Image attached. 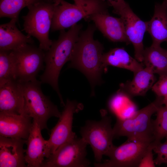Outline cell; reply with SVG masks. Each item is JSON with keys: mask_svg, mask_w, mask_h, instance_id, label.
Segmentation results:
<instances>
[{"mask_svg": "<svg viewBox=\"0 0 167 167\" xmlns=\"http://www.w3.org/2000/svg\"><path fill=\"white\" fill-rule=\"evenodd\" d=\"M95 25H89L81 31L70 60L69 68L78 69L88 79L94 94L95 87L102 82L101 75L104 68L102 58L104 47L93 35L96 29Z\"/></svg>", "mask_w": 167, "mask_h": 167, "instance_id": "1", "label": "cell"}, {"mask_svg": "<svg viewBox=\"0 0 167 167\" xmlns=\"http://www.w3.org/2000/svg\"><path fill=\"white\" fill-rule=\"evenodd\" d=\"M82 24H75L67 31H60L58 39L52 41L49 49L45 53V68L40 76L42 83L50 85L57 93L61 105H65L60 92L58 80L61 70L70 61L75 43L81 31Z\"/></svg>", "mask_w": 167, "mask_h": 167, "instance_id": "2", "label": "cell"}, {"mask_svg": "<svg viewBox=\"0 0 167 167\" xmlns=\"http://www.w3.org/2000/svg\"><path fill=\"white\" fill-rule=\"evenodd\" d=\"M163 97H158L142 109L126 119L117 118L113 130L114 138L126 136L128 140H151L153 141L152 115L162 105Z\"/></svg>", "mask_w": 167, "mask_h": 167, "instance_id": "3", "label": "cell"}, {"mask_svg": "<svg viewBox=\"0 0 167 167\" xmlns=\"http://www.w3.org/2000/svg\"><path fill=\"white\" fill-rule=\"evenodd\" d=\"M56 4L54 0L38 2L28 7L27 14L22 16L23 30L28 35L36 38L39 42V48L45 51L49 49L52 42L49 34Z\"/></svg>", "mask_w": 167, "mask_h": 167, "instance_id": "4", "label": "cell"}, {"mask_svg": "<svg viewBox=\"0 0 167 167\" xmlns=\"http://www.w3.org/2000/svg\"><path fill=\"white\" fill-rule=\"evenodd\" d=\"M19 83L24 97L25 113L36 122L41 130H48V119L52 117L59 118L61 112L42 92L41 81Z\"/></svg>", "mask_w": 167, "mask_h": 167, "instance_id": "5", "label": "cell"}, {"mask_svg": "<svg viewBox=\"0 0 167 167\" xmlns=\"http://www.w3.org/2000/svg\"><path fill=\"white\" fill-rule=\"evenodd\" d=\"M101 118L98 121H86L79 131L81 138L91 147L97 163L101 162L103 156H107L115 146L111 118L103 112Z\"/></svg>", "mask_w": 167, "mask_h": 167, "instance_id": "6", "label": "cell"}, {"mask_svg": "<svg viewBox=\"0 0 167 167\" xmlns=\"http://www.w3.org/2000/svg\"><path fill=\"white\" fill-rule=\"evenodd\" d=\"M109 6L102 0H89L80 6L64 0L56 1L51 31L62 30L71 27L83 18L94 14L108 11Z\"/></svg>", "mask_w": 167, "mask_h": 167, "instance_id": "7", "label": "cell"}, {"mask_svg": "<svg viewBox=\"0 0 167 167\" xmlns=\"http://www.w3.org/2000/svg\"><path fill=\"white\" fill-rule=\"evenodd\" d=\"M16 79L20 83L36 82L38 72L43 69L45 53L28 44L11 50Z\"/></svg>", "mask_w": 167, "mask_h": 167, "instance_id": "8", "label": "cell"}, {"mask_svg": "<svg viewBox=\"0 0 167 167\" xmlns=\"http://www.w3.org/2000/svg\"><path fill=\"white\" fill-rule=\"evenodd\" d=\"M86 142L76 135L59 147L45 160L41 167H87Z\"/></svg>", "mask_w": 167, "mask_h": 167, "instance_id": "9", "label": "cell"}, {"mask_svg": "<svg viewBox=\"0 0 167 167\" xmlns=\"http://www.w3.org/2000/svg\"><path fill=\"white\" fill-rule=\"evenodd\" d=\"M151 140H128L115 146L107 155L109 159L103 163L94 164L96 167H137L148 147Z\"/></svg>", "mask_w": 167, "mask_h": 167, "instance_id": "10", "label": "cell"}, {"mask_svg": "<svg viewBox=\"0 0 167 167\" xmlns=\"http://www.w3.org/2000/svg\"><path fill=\"white\" fill-rule=\"evenodd\" d=\"M114 13L119 15L122 21L127 39L134 48L135 58L139 62H143V39L147 31V21L141 20L126 2Z\"/></svg>", "mask_w": 167, "mask_h": 167, "instance_id": "11", "label": "cell"}, {"mask_svg": "<svg viewBox=\"0 0 167 167\" xmlns=\"http://www.w3.org/2000/svg\"><path fill=\"white\" fill-rule=\"evenodd\" d=\"M81 109V105L67 99L59 119L51 130L47 142L51 154L62 145L76 136L72 130L74 113Z\"/></svg>", "mask_w": 167, "mask_h": 167, "instance_id": "12", "label": "cell"}, {"mask_svg": "<svg viewBox=\"0 0 167 167\" xmlns=\"http://www.w3.org/2000/svg\"><path fill=\"white\" fill-rule=\"evenodd\" d=\"M39 125L33 120L29 135L26 140L25 159L27 167H41L45 160L51 154L47 140L43 137Z\"/></svg>", "mask_w": 167, "mask_h": 167, "instance_id": "13", "label": "cell"}, {"mask_svg": "<svg viewBox=\"0 0 167 167\" xmlns=\"http://www.w3.org/2000/svg\"><path fill=\"white\" fill-rule=\"evenodd\" d=\"M32 119L25 114L0 112V135L27 140L32 126Z\"/></svg>", "mask_w": 167, "mask_h": 167, "instance_id": "14", "label": "cell"}, {"mask_svg": "<svg viewBox=\"0 0 167 167\" xmlns=\"http://www.w3.org/2000/svg\"><path fill=\"white\" fill-rule=\"evenodd\" d=\"M26 140L0 135V167H27L24 148Z\"/></svg>", "mask_w": 167, "mask_h": 167, "instance_id": "15", "label": "cell"}, {"mask_svg": "<svg viewBox=\"0 0 167 167\" xmlns=\"http://www.w3.org/2000/svg\"><path fill=\"white\" fill-rule=\"evenodd\" d=\"M87 19L92 21L96 28L111 41L130 43L120 18L113 17L107 11L94 14Z\"/></svg>", "mask_w": 167, "mask_h": 167, "instance_id": "16", "label": "cell"}, {"mask_svg": "<svg viewBox=\"0 0 167 167\" xmlns=\"http://www.w3.org/2000/svg\"><path fill=\"white\" fill-rule=\"evenodd\" d=\"M0 112L25 114L23 93L17 80H11L0 86Z\"/></svg>", "mask_w": 167, "mask_h": 167, "instance_id": "17", "label": "cell"}, {"mask_svg": "<svg viewBox=\"0 0 167 167\" xmlns=\"http://www.w3.org/2000/svg\"><path fill=\"white\" fill-rule=\"evenodd\" d=\"M147 31L150 34L152 45H161L167 42V1L155 4L154 13L151 19L147 21Z\"/></svg>", "mask_w": 167, "mask_h": 167, "instance_id": "18", "label": "cell"}, {"mask_svg": "<svg viewBox=\"0 0 167 167\" xmlns=\"http://www.w3.org/2000/svg\"><path fill=\"white\" fill-rule=\"evenodd\" d=\"M17 21L11 19L0 25V50H12L33 43L31 36L24 35L17 28Z\"/></svg>", "mask_w": 167, "mask_h": 167, "instance_id": "19", "label": "cell"}, {"mask_svg": "<svg viewBox=\"0 0 167 167\" xmlns=\"http://www.w3.org/2000/svg\"><path fill=\"white\" fill-rule=\"evenodd\" d=\"M102 61L104 68L111 66L129 70L134 74L144 68L143 63L132 58L122 48H115L103 53Z\"/></svg>", "mask_w": 167, "mask_h": 167, "instance_id": "20", "label": "cell"}, {"mask_svg": "<svg viewBox=\"0 0 167 167\" xmlns=\"http://www.w3.org/2000/svg\"><path fill=\"white\" fill-rule=\"evenodd\" d=\"M154 74L150 68L146 67L134 74L132 80L123 88L130 96H144L155 81Z\"/></svg>", "mask_w": 167, "mask_h": 167, "instance_id": "21", "label": "cell"}, {"mask_svg": "<svg viewBox=\"0 0 167 167\" xmlns=\"http://www.w3.org/2000/svg\"><path fill=\"white\" fill-rule=\"evenodd\" d=\"M143 63L154 74L160 76L167 75V50L161 45H152L144 49L143 54Z\"/></svg>", "mask_w": 167, "mask_h": 167, "instance_id": "22", "label": "cell"}, {"mask_svg": "<svg viewBox=\"0 0 167 167\" xmlns=\"http://www.w3.org/2000/svg\"><path fill=\"white\" fill-rule=\"evenodd\" d=\"M45 0H0V17L18 20L21 11L38 2Z\"/></svg>", "mask_w": 167, "mask_h": 167, "instance_id": "23", "label": "cell"}, {"mask_svg": "<svg viewBox=\"0 0 167 167\" xmlns=\"http://www.w3.org/2000/svg\"><path fill=\"white\" fill-rule=\"evenodd\" d=\"M156 113V119L152 121L153 142L155 143L167 137V107L161 105Z\"/></svg>", "mask_w": 167, "mask_h": 167, "instance_id": "24", "label": "cell"}, {"mask_svg": "<svg viewBox=\"0 0 167 167\" xmlns=\"http://www.w3.org/2000/svg\"><path fill=\"white\" fill-rule=\"evenodd\" d=\"M16 80L11 51L0 50V86Z\"/></svg>", "mask_w": 167, "mask_h": 167, "instance_id": "25", "label": "cell"}, {"mask_svg": "<svg viewBox=\"0 0 167 167\" xmlns=\"http://www.w3.org/2000/svg\"><path fill=\"white\" fill-rule=\"evenodd\" d=\"M165 138L166 140L163 143L153 142V151L157 155L154 162L157 165L162 164H167V138Z\"/></svg>", "mask_w": 167, "mask_h": 167, "instance_id": "26", "label": "cell"}, {"mask_svg": "<svg viewBox=\"0 0 167 167\" xmlns=\"http://www.w3.org/2000/svg\"><path fill=\"white\" fill-rule=\"evenodd\" d=\"M157 96L163 97L167 95V75L160 76L158 81L152 88Z\"/></svg>", "mask_w": 167, "mask_h": 167, "instance_id": "27", "label": "cell"}, {"mask_svg": "<svg viewBox=\"0 0 167 167\" xmlns=\"http://www.w3.org/2000/svg\"><path fill=\"white\" fill-rule=\"evenodd\" d=\"M153 146L152 142L142 157L138 167H155L152 153Z\"/></svg>", "mask_w": 167, "mask_h": 167, "instance_id": "28", "label": "cell"}, {"mask_svg": "<svg viewBox=\"0 0 167 167\" xmlns=\"http://www.w3.org/2000/svg\"><path fill=\"white\" fill-rule=\"evenodd\" d=\"M109 6L112 7L113 12L121 8L126 3L124 0H102Z\"/></svg>", "mask_w": 167, "mask_h": 167, "instance_id": "29", "label": "cell"}, {"mask_svg": "<svg viewBox=\"0 0 167 167\" xmlns=\"http://www.w3.org/2000/svg\"><path fill=\"white\" fill-rule=\"evenodd\" d=\"M76 5L81 6L85 5L87 2L88 0H73Z\"/></svg>", "mask_w": 167, "mask_h": 167, "instance_id": "30", "label": "cell"}, {"mask_svg": "<svg viewBox=\"0 0 167 167\" xmlns=\"http://www.w3.org/2000/svg\"><path fill=\"white\" fill-rule=\"evenodd\" d=\"M162 103L165 106L167 107V95L163 97Z\"/></svg>", "mask_w": 167, "mask_h": 167, "instance_id": "31", "label": "cell"}, {"mask_svg": "<svg viewBox=\"0 0 167 167\" xmlns=\"http://www.w3.org/2000/svg\"><path fill=\"white\" fill-rule=\"evenodd\" d=\"M55 1H59V0H54Z\"/></svg>", "mask_w": 167, "mask_h": 167, "instance_id": "32", "label": "cell"}, {"mask_svg": "<svg viewBox=\"0 0 167 167\" xmlns=\"http://www.w3.org/2000/svg\"><path fill=\"white\" fill-rule=\"evenodd\" d=\"M166 137V138H167V137Z\"/></svg>", "mask_w": 167, "mask_h": 167, "instance_id": "33", "label": "cell"}, {"mask_svg": "<svg viewBox=\"0 0 167 167\" xmlns=\"http://www.w3.org/2000/svg\"><path fill=\"white\" fill-rule=\"evenodd\" d=\"M167 1V0H166Z\"/></svg>", "mask_w": 167, "mask_h": 167, "instance_id": "34", "label": "cell"}]
</instances>
